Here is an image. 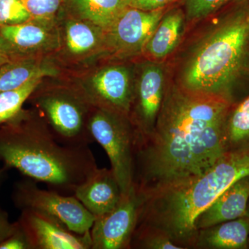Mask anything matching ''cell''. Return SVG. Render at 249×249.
Listing matches in <instances>:
<instances>
[{
	"label": "cell",
	"mask_w": 249,
	"mask_h": 249,
	"mask_svg": "<svg viewBox=\"0 0 249 249\" xmlns=\"http://www.w3.org/2000/svg\"><path fill=\"white\" fill-rule=\"evenodd\" d=\"M87 99L94 107L128 116L133 97L129 71L124 67L103 69L93 77Z\"/></svg>",
	"instance_id": "8fae6325"
},
{
	"label": "cell",
	"mask_w": 249,
	"mask_h": 249,
	"mask_svg": "<svg viewBox=\"0 0 249 249\" xmlns=\"http://www.w3.org/2000/svg\"><path fill=\"white\" fill-rule=\"evenodd\" d=\"M83 21H69L66 29L67 45L72 53L83 54L97 45L98 34L92 26Z\"/></svg>",
	"instance_id": "44dd1931"
},
{
	"label": "cell",
	"mask_w": 249,
	"mask_h": 249,
	"mask_svg": "<svg viewBox=\"0 0 249 249\" xmlns=\"http://www.w3.org/2000/svg\"><path fill=\"white\" fill-rule=\"evenodd\" d=\"M249 217L227 221L197 231L193 249H244L249 247Z\"/></svg>",
	"instance_id": "5bb4252c"
},
{
	"label": "cell",
	"mask_w": 249,
	"mask_h": 249,
	"mask_svg": "<svg viewBox=\"0 0 249 249\" xmlns=\"http://www.w3.org/2000/svg\"><path fill=\"white\" fill-rule=\"evenodd\" d=\"M32 16L22 0H0V25L29 22Z\"/></svg>",
	"instance_id": "603a6c76"
},
{
	"label": "cell",
	"mask_w": 249,
	"mask_h": 249,
	"mask_svg": "<svg viewBox=\"0 0 249 249\" xmlns=\"http://www.w3.org/2000/svg\"><path fill=\"white\" fill-rule=\"evenodd\" d=\"M249 59V3L224 16L200 42L183 72V89L231 104L234 87Z\"/></svg>",
	"instance_id": "277c9868"
},
{
	"label": "cell",
	"mask_w": 249,
	"mask_h": 249,
	"mask_svg": "<svg viewBox=\"0 0 249 249\" xmlns=\"http://www.w3.org/2000/svg\"><path fill=\"white\" fill-rule=\"evenodd\" d=\"M89 130L94 142L107 153L122 194L129 193L134 188L136 142L128 116L94 107L90 117Z\"/></svg>",
	"instance_id": "5b68a950"
},
{
	"label": "cell",
	"mask_w": 249,
	"mask_h": 249,
	"mask_svg": "<svg viewBox=\"0 0 249 249\" xmlns=\"http://www.w3.org/2000/svg\"><path fill=\"white\" fill-rule=\"evenodd\" d=\"M163 11V9L144 11L127 8L107 31L111 47L120 53L141 52L164 16Z\"/></svg>",
	"instance_id": "30bf717a"
},
{
	"label": "cell",
	"mask_w": 249,
	"mask_h": 249,
	"mask_svg": "<svg viewBox=\"0 0 249 249\" xmlns=\"http://www.w3.org/2000/svg\"><path fill=\"white\" fill-rule=\"evenodd\" d=\"M17 223V229L14 233L0 242V249H31L27 236Z\"/></svg>",
	"instance_id": "484cf974"
},
{
	"label": "cell",
	"mask_w": 249,
	"mask_h": 249,
	"mask_svg": "<svg viewBox=\"0 0 249 249\" xmlns=\"http://www.w3.org/2000/svg\"><path fill=\"white\" fill-rule=\"evenodd\" d=\"M54 73L52 69L31 59L11 60L0 67V92L16 89L33 78L50 76Z\"/></svg>",
	"instance_id": "ac0fdd59"
},
{
	"label": "cell",
	"mask_w": 249,
	"mask_h": 249,
	"mask_svg": "<svg viewBox=\"0 0 249 249\" xmlns=\"http://www.w3.org/2000/svg\"><path fill=\"white\" fill-rule=\"evenodd\" d=\"M247 217H249V204H248V208H247Z\"/></svg>",
	"instance_id": "f546056e"
},
{
	"label": "cell",
	"mask_w": 249,
	"mask_h": 249,
	"mask_svg": "<svg viewBox=\"0 0 249 249\" xmlns=\"http://www.w3.org/2000/svg\"><path fill=\"white\" fill-rule=\"evenodd\" d=\"M62 6L83 20L107 31L129 7L127 0H64Z\"/></svg>",
	"instance_id": "9a60e30c"
},
{
	"label": "cell",
	"mask_w": 249,
	"mask_h": 249,
	"mask_svg": "<svg viewBox=\"0 0 249 249\" xmlns=\"http://www.w3.org/2000/svg\"><path fill=\"white\" fill-rule=\"evenodd\" d=\"M231 106L183 89L164 96L153 132L135 149L134 189L139 199L189 182L224 155Z\"/></svg>",
	"instance_id": "6da1fadb"
},
{
	"label": "cell",
	"mask_w": 249,
	"mask_h": 249,
	"mask_svg": "<svg viewBox=\"0 0 249 249\" xmlns=\"http://www.w3.org/2000/svg\"><path fill=\"white\" fill-rule=\"evenodd\" d=\"M13 199L18 209L38 211L63 223L78 234L90 231L95 217L74 196L42 189L37 181L27 178L15 186Z\"/></svg>",
	"instance_id": "52a82bcc"
},
{
	"label": "cell",
	"mask_w": 249,
	"mask_h": 249,
	"mask_svg": "<svg viewBox=\"0 0 249 249\" xmlns=\"http://www.w3.org/2000/svg\"><path fill=\"white\" fill-rule=\"evenodd\" d=\"M73 196L96 218L115 209L122 192L111 168H96L76 188Z\"/></svg>",
	"instance_id": "7c38bea8"
},
{
	"label": "cell",
	"mask_w": 249,
	"mask_h": 249,
	"mask_svg": "<svg viewBox=\"0 0 249 249\" xmlns=\"http://www.w3.org/2000/svg\"><path fill=\"white\" fill-rule=\"evenodd\" d=\"M0 160L65 196H73L98 168L89 146L60 143L44 118L22 111L0 128Z\"/></svg>",
	"instance_id": "7a4b0ae2"
},
{
	"label": "cell",
	"mask_w": 249,
	"mask_h": 249,
	"mask_svg": "<svg viewBox=\"0 0 249 249\" xmlns=\"http://www.w3.org/2000/svg\"><path fill=\"white\" fill-rule=\"evenodd\" d=\"M34 101L60 143L80 147L94 142L89 130L94 106L85 96L56 91L41 93Z\"/></svg>",
	"instance_id": "8992f818"
},
{
	"label": "cell",
	"mask_w": 249,
	"mask_h": 249,
	"mask_svg": "<svg viewBox=\"0 0 249 249\" xmlns=\"http://www.w3.org/2000/svg\"><path fill=\"white\" fill-rule=\"evenodd\" d=\"M232 1L233 0H186L187 18L191 20L201 19Z\"/></svg>",
	"instance_id": "d4e9b609"
},
{
	"label": "cell",
	"mask_w": 249,
	"mask_h": 249,
	"mask_svg": "<svg viewBox=\"0 0 249 249\" xmlns=\"http://www.w3.org/2000/svg\"><path fill=\"white\" fill-rule=\"evenodd\" d=\"M17 227L18 223L10 222L7 214L0 209V242L12 235Z\"/></svg>",
	"instance_id": "83f0119b"
},
{
	"label": "cell",
	"mask_w": 249,
	"mask_h": 249,
	"mask_svg": "<svg viewBox=\"0 0 249 249\" xmlns=\"http://www.w3.org/2000/svg\"><path fill=\"white\" fill-rule=\"evenodd\" d=\"M183 249L166 232L152 226L139 224L134 230L131 249Z\"/></svg>",
	"instance_id": "7402d4cb"
},
{
	"label": "cell",
	"mask_w": 249,
	"mask_h": 249,
	"mask_svg": "<svg viewBox=\"0 0 249 249\" xmlns=\"http://www.w3.org/2000/svg\"><path fill=\"white\" fill-rule=\"evenodd\" d=\"M0 37L11 53L44 48L49 45L52 36L44 26L29 21L14 25H0Z\"/></svg>",
	"instance_id": "2e32d148"
},
{
	"label": "cell",
	"mask_w": 249,
	"mask_h": 249,
	"mask_svg": "<svg viewBox=\"0 0 249 249\" xmlns=\"http://www.w3.org/2000/svg\"><path fill=\"white\" fill-rule=\"evenodd\" d=\"M32 19L37 22H49L62 6L64 0H22Z\"/></svg>",
	"instance_id": "cb8c5ba5"
},
{
	"label": "cell",
	"mask_w": 249,
	"mask_h": 249,
	"mask_svg": "<svg viewBox=\"0 0 249 249\" xmlns=\"http://www.w3.org/2000/svg\"></svg>",
	"instance_id": "4dcf8cb0"
},
{
	"label": "cell",
	"mask_w": 249,
	"mask_h": 249,
	"mask_svg": "<svg viewBox=\"0 0 249 249\" xmlns=\"http://www.w3.org/2000/svg\"><path fill=\"white\" fill-rule=\"evenodd\" d=\"M249 201V176H247L227 188L196 217L195 222L196 231L247 216Z\"/></svg>",
	"instance_id": "4fadbf2b"
},
{
	"label": "cell",
	"mask_w": 249,
	"mask_h": 249,
	"mask_svg": "<svg viewBox=\"0 0 249 249\" xmlns=\"http://www.w3.org/2000/svg\"><path fill=\"white\" fill-rule=\"evenodd\" d=\"M226 152L249 148V96L228 115Z\"/></svg>",
	"instance_id": "d6986e66"
},
{
	"label": "cell",
	"mask_w": 249,
	"mask_h": 249,
	"mask_svg": "<svg viewBox=\"0 0 249 249\" xmlns=\"http://www.w3.org/2000/svg\"><path fill=\"white\" fill-rule=\"evenodd\" d=\"M11 61V53L0 37V67Z\"/></svg>",
	"instance_id": "f1b7e54d"
},
{
	"label": "cell",
	"mask_w": 249,
	"mask_h": 249,
	"mask_svg": "<svg viewBox=\"0 0 249 249\" xmlns=\"http://www.w3.org/2000/svg\"><path fill=\"white\" fill-rule=\"evenodd\" d=\"M176 0H127L128 6L144 11L163 9L166 5Z\"/></svg>",
	"instance_id": "4316f807"
},
{
	"label": "cell",
	"mask_w": 249,
	"mask_h": 249,
	"mask_svg": "<svg viewBox=\"0 0 249 249\" xmlns=\"http://www.w3.org/2000/svg\"><path fill=\"white\" fill-rule=\"evenodd\" d=\"M139 205L140 199L133 188L122 194L115 209L95 218L90 229L91 249H131Z\"/></svg>",
	"instance_id": "ba28073f"
},
{
	"label": "cell",
	"mask_w": 249,
	"mask_h": 249,
	"mask_svg": "<svg viewBox=\"0 0 249 249\" xmlns=\"http://www.w3.org/2000/svg\"><path fill=\"white\" fill-rule=\"evenodd\" d=\"M249 176V148L225 152L206 173L181 186L140 199L137 224L166 232L183 249H193L196 217L227 188Z\"/></svg>",
	"instance_id": "3957f363"
},
{
	"label": "cell",
	"mask_w": 249,
	"mask_h": 249,
	"mask_svg": "<svg viewBox=\"0 0 249 249\" xmlns=\"http://www.w3.org/2000/svg\"><path fill=\"white\" fill-rule=\"evenodd\" d=\"M43 78H33L19 88L0 92V125L11 121L20 113L23 104L31 97Z\"/></svg>",
	"instance_id": "ffe728a7"
},
{
	"label": "cell",
	"mask_w": 249,
	"mask_h": 249,
	"mask_svg": "<svg viewBox=\"0 0 249 249\" xmlns=\"http://www.w3.org/2000/svg\"><path fill=\"white\" fill-rule=\"evenodd\" d=\"M31 249H91L90 231L78 234L56 218L33 210H22L18 221Z\"/></svg>",
	"instance_id": "9c48e42d"
},
{
	"label": "cell",
	"mask_w": 249,
	"mask_h": 249,
	"mask_svg": "<svg viewBox=\"0 0 249 249\" xmlns=\"http://www.w3.org/2000/svg\"><path fill=\"white\" fill-rule=\"evenodd\" d=\"M183 15L176 9L163 16L145 49L154 58H162L171 53L181 37Z\"/></svg>",
	"instance_id": "e0dca14e"
}]
</instances>
